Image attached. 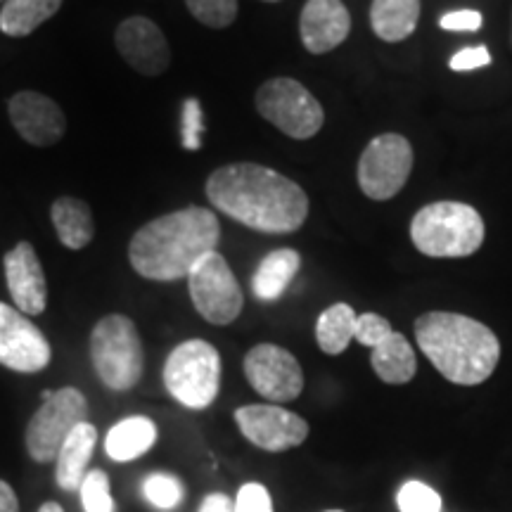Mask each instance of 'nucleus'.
<instances>
[{"mask_svg":"<svg viewBox=\"0 0 512 512\" xmlns=\"http://www.w3.org/2000/svg\"><path fill=\"white\" fill-rule=\"evenodd\" d=\"M375 375L387 384H406L418 373V358L401 332H392L384 342L377 344L370 356Z\"/></svg>","mask_w":512,"mask_h":512,"instance_id":"obj_23","label":"nucleus"},{"mask_svg":"<svg viewBox=\"0 0 512 512\" xmlns=\"http://www.w3.org/2000/svg\"><path fill=\"white\" fill-rule=\"evenodd\" d=\"M0 3H5V0H0Z\"/></svg>","mask_w":512,"mask_h":512,"instance_id":"obj_40","label":"nucleus"},{"mask_svg":"<svg viewBox=\"0 0 512 512\" xmlns=\"http://www.w3.org/2000/svg\"><path fill=\"white\" fill-rule=\"evenodd\" d=\"M484 221L465 202H432L411 221V240L418 252L432 259H465L484 242Z\"/></svg>","mask_w":512,"mask_h":512,"instance_id":"obj_4","label":"nucleus"},{"mask_svg":"<svg viewBox=\"0 0 512 512\" xmlns=\"http://www.w3.org/2000/svg\"><path fill=\"white\" fill-rule=\"evenodd\" d=\"M233 512H273L271 494L264 484L249 482L238 491Z\"/></svg>","mask_w":512,"mask_h":512,"instance_id":"obj_32","label":"nucleus"},{"mask_svg":"<svg viewBox=\"0 0 512 512\" xmlns=\"http://www.w3.org/2000/svg\"><path fill=\"white\" fill-rule=\"evenodd\" d=\"M183 147L185 150H200L204 136V114L200 100L190 98L183 105Z\"/></svg>","mask_w":512,"mask_h":512,"instance_id":"obj_31","label":"nucleus"},{"mask_svg":"<svg viewBox=\"0 0 512 512\" xmlns=\"http://www.w3.org/2000/svg\"><path fill=\"white\" fill-rule=\"evenodd\" d=\"M486 64H491V55L484 46L465 48V50H460L458 55L451 57L453 72H475V69H482V67H486Z\"/></svg>","mask_w":512,"mask_h":512,"instance_id":"obj_34","label":"nucleus"},{"mask_svg":"<svg viewBox=\"0 0 512 512\" xmlns=\"http://www.w3.org/2000/svg\"><path fill=\"white\" fill-rule=\"evenodd\" d=\"M245 375L256 394L273 403L294 401L304 392V370L278 344H256L245 356Z\"/></svg>","mask_w":512,"mask_h":512,"instance_id":"obj_11","label":"nucleus"},{"mask_svg":"<svg viewBox=\"0 0 512 512\" xmlns=\"http://www.w3.org/2000/svg\"><path fill=\"white\" fill-rule=\"evenodd\" d=\"M209 202L242 226L259 233H297L309 216L304 188L264 164L235 162L207 178Z\"/></svg>","mask_w":512,"mask_h":512,"instance_id":"obj_1","label":"nucleus"},{"mask_svg":"<svg viewBox=\"0 0 512 512\" xmlns=\"http://www.w3.org/2000/svg\"><path fill=\"white\" fill-rule=\"evenodd\" d=\"M401 512H441V496L425 482H406L396 494Z\"/></svg>","mask_w":512,"mask_h":512,"instance_id":"obj_29","label":"nucleus"},{"mask_svg":"<svg viewBox=\"0 0 512 512\" xmlns=\"http://www.w3.org/2000/svg\"><path fill=\"white\" fill-rule=\"evenodd\" d=\"M328 512H342V510H328Z\"/></svg>","mask_w":512,"mask_h":512,"instance_id":"obj_39","label":"nucleus"},{"mask_svg":"<svg viewBox=\"0 0 512 512\" xmlns=\"http://www.w3.org/2000/svg\"><path fill=\"white\" fill-rule=\"evenodd\" d=\"M164 387L185 408H209L221 389L219 351L204 339L178 344L164 363Z\"/></svg>","mask_w":512,"mask_h":512,"instance_id":"obj_6","label":"nucleus"},{"mask_svg":"<svg viewBox=\"0 0 512 512\" xmlns=\"http://www.w3.org/2000/svg\"><path fill=\"white\" fill-rule=\"evenodd\" d=\"M157 441V427L150 418L143 415H133L117 422L112 427L110 434L105 439V451L107 456L117 463H128V460H136L145 456Z\"/></svg>","mask_w":512,"mask_h":512,"instance_id":"obj_22","label":"nucleus"},{"mask_svg":"<svg viewBox=\"0 0 512 512\" xmlns=\"http://www.w3.org/2000/svg\"><path fill=\"white\" fill-rule=\"evenodd\" d=\"M88 401L79 389L64 387L57 392H43L41 408L31 415L27 425V451L36 463H50L57 458L64 439L76 425L86 422Z\"/></svg>","mask_w":512,"mask_h":512,"instance_id":"obj_8","label":"nucleus"},{"mask_svg":"<svg viewBox=\"0 0 512 512\" xmlns=\"http://www.w3.org/2000/svg\"><path fill=\"white\" fill-rule=\"evenodd\" d=\"M264 3H278V0H264Z\"/></svg>","mask_w":512,"mask_h":512,"instance_id":"obj_38","label":"nucleus"},{"mask_svg":"<svg viewBox=\"0 0 512 512\" xmlns=\"http://www.w3.org/2000/svg\"><path fill=\"white\" fill-rule=\"evenodd\" d=\"M242 437L268 453H283L309 439V422L302 415L271 403H252L235 411Z\"/></svg>","mask_w":512,"mask_h":512,"instance_id":"obj_12","label":"nucleus"},{"mask_svg":"<svg viewBox=\"0 0 512 512\" xmlns=\"http://www.w3.org/2000/svg\"><path fill=\"white\" fill-rule=\"evenodd\" d=\"M38 512H64V510H62V505H60V503L48 501V503H43V505H41V510H38Z\"/></svg>","mask_w":512,"mask_h":512,"instance_id":"obj_37","label":"nucleus"},{"mask_svg":"<svg viewBox=\"0 0 512 512\" xmlns=\"http://www.w3.org/2000/svg\"><path fill=\"white\" fill-rule=\"evenodd\" d=\"M192 304L211 325H230L242 313L245 297L233 268L219 252H211L188 275Z\"/></svg>","mask_w":512,"mask_h":512,"instance_id":"obj_10","label":"nucleus"},{"mask_svg":"<svg viewBox=\"0 0 512 512\" xmlns=\"http://www.w3.org/2000/svg\"><path fill=\"white\" fill-rule=\"evenodd\" d=\"M190 15L209 29H226L238 17V0H185Z\"/></svg>","mask_w":512,"mask_h":512,"instance_id":"obj_26","label":"nucleus"},{"mask_svg":"<svg viewBox=\"0 0 512 512\" xmlns=\"http://www.w3.org/2000/svg\"><path fill=\"white\" fill-rule=\"evenodd\" d=\"M5 283H8L10 297L17 311L27 316H41L48 306V283L43 273L41 259L31 242H17L5 254Z\"/></svg>","mask_w":512,"mask_h":512,"instance_id":"obj_16","label":"nucleus"},{"mask_svg":"<svg viewBox=\"0 0 512 512\" xmlns=\"http://www.w3.org/2000/svg\"><path fill=\"white\" fill-rule=\"evenodd\" d=\"M302 268V256L297 249L283 247L268 252L256 266L252 278V292L259 302H275L287 292L292 280Z\"/></svg>","mask_w":512,"mask_h":512,"instance_id":"obj_19","label":"nucleus"},{"mask_svg":"<svg viewBox=\"0 0 512 512\" xmlns=\"http://www.w3.org/2000/svg\"><path fill=\"white\" fill-rule=\"evenodd\" d=\"M62 8V0H5L0 10V31L5 36L24 38L46 24Z\"/></svg>","mask_w":512,"mask_h":512,"instance_id":"obj_24","label":"nucleus"},{"mask_svg":"<svg viewBox=\"0 0 512 512\" xmlns=\"http://www.w3.org/2000/svg\"><path fill=\"white\" fill-rule=\"evenodd\" d=\"M95 444H98V430L91 422H81L74 427V432L64 439V444L57 453L55 479L62 491H76L88 475V463H91Z\"/></svg>","mask_w":512,"mask_h":512,"instance_id":"obj_18","label":"nucleus"},{"mask_svg":"<svg viewBox=\"0 0 512 512\" xmlns=\"http://www.w3.org/2000/svg\"><path fill=\"white\" fill-rule=\"evenodd\" d=\"M50 358L53 349L46 335L22 311L0 302V366L31 375L48 368Z\"/></svg>","mask_w":512,"mask_h":512,"instance_id":"obj_13","label":"nucleus"},{"mask_svg":"<svg viewBox=\"0 0 512 512\" xmlns=\"http://www.w3.org/2000/svg\"><path fill=\"white\" fill-rule=\"evenodd\" d=\"M413 171V147L401 133H382L373 138L358 159V185L363 195L387 202L399 195Z\"/></svg>","mask_w":512,"mask_h":512,"instance_id":"obj_9","label":"nucleus"},{"mask_svg":"<svg viewBox=\"0 0 512 512\" xmlns=\"http://www.w3.org/2000/svg\"><path fill=\"white\" fill-rule=\"evenodd\" d=\"M235 503L226 494H209L202 501L200 512H233Z\"/></svg>","mask_w":512,"mask_h":512,"instance_id":"obj_35","label":"nucleus"},{"mask_svg":"<svg viewBox=\"0 0 512 512\" xmlns=\"http://www.w3.org/2000/svg\"><path fill=\"white\" fill-rule=\"evenodd\" d=\"M392 323L387 318L377 316V313H361L356 318V330H354V339L361 342L363 347L375 349L377 344L384 342L389 335H392Z\"/></svg>","mask_w":512,"mask_h":512,"instance_id":"obj_30","label":"nucleus"},{"mask_svg":"<svg viewBox=\"0 0 512 512\" xmlns=\"http://www.w3.org/2000/svg\"><path fill=\"white\" fill-rule=\"evenodd\" d=\"M50 219L57 230V238L67 249H83L91 245L95 235V223L91 207L79 197H57L50 207Z\"/></svg>","mask_w":512,"mask_h":512,"instance_id":"obj_20","label":"nucleus"},{"mask_svg":"<svg viewBox=\"0 0 512 512\" xmlns=\"http://www.w3.org/2000/svg\"><path fill=\"white\" fill-rule=\"evenodd\" d=\"M221 223L211 209L185 207L157 216L128 242V261L138 275L157 283L188 278L204 256L216 252Z\"/></svg>","mask_w":512,"mask_h":512,"instance_id":"obj_2","label":"nucleus"},{"mask_svg":"<svg viewBox=\"0 0 512 512\" xmlns=\"http://www.w3.org/2000/svg\"><path fill=\"white\" fill-rule=\"evenodd\" d=\"M444 31H477L482 27V12L477 10H453L439 19Z\"/></svg>","mask_w":512,"mask_h":512,"instance_id":"obj_33","label":"nucleus"},{"mask_svg":"<svg viewBox=\"0 0 512 512\" xmlns=\"http://www.w3.org/2000/svg\"><path fill=\"white\" fill-rule=\"evenodd\" d=\"M415 339L432 366L460 387L489 380L501 358V342L494 330L463 313H422L415 320Z\"/></svg>","mask_w":512,"mask_h":512,"instance_id":"obj_3","label":"nucleus"},{"mask_svg":"<svg viewBox=\"0 0 512 512\" xmlns=\"http://www.w3.org/2000/svg\"><path fill=\"white\" fill-rule=\"evenodd\" d=\"M0 512H19V501L15 489L0 479Z\"/></svg>","mask_w":512,"mask_h":512,"instance_id":"obj_36","label":"nucleus"},{"mask_svg":"<svg viewBox=\"0 0 512 512\" xmlns=\"http://www.w3.org/2000/svg\"><path fill=\"white\" fill-rule=\"evenodd\" d=\"M420 0H373L370 27L387 43L406 41L418 29Z\"/></svg>","mask_w":512,"mask_h":512,"instance_id":"obj_21","label":"nucleus"},{"mask_svg":"<svg viewBox=\"0 0 512 512\" xmlns=\"http://www.w3.org/2000/svg\"><path fill=\"white\" fill-rule=\"evenodd\" d=\"M119 55L131 69L143 76H159L169 69L171 48L164 31L147 17H128L114 34Z\"/></svg>","mask_w":512,"mask_h":512,"instance_id":"obj_14","label":"nucleus"},{"mask_svg":"<svg viewBox=\"0 0 512 512\" xmlns=\"http://www.w3.org/2000/svg\"><path fill=\"white\" fill-rule=\"evenodd\" d=\"M8 112L15 131L29 145L50 147L60 143L64 131H67V117H64L60 105L43 93L19 91L10 98Z\"/></svg>","mask_w":512,"mask_h":512,"instance_id":"obj_15","label":"nucleus"},{"mask_svg":"<svg viewBox=\"0 0 512 512\" xmlns=\"http://www.w3.org/2000/svg\"><path fill=\"white\" fill-rule=\"evenodd\" d=\"M256 112L278 131L294 140H309L323 128L325 112L309 88L287 76L261 83L256 91Z\"/></svg>","mask_w":512,"mask_h":512,"instance_id":"obj_7","label":"nucleus"},{"mask_svg":"<svg viewBox=\"0 0 512 512\" xmlns=\"http://www.w3.org/2000/svg\"><path fill=\"white\" fill-rule=\"evenodd\" d=\"M358 313L349 304L339 302L332 304L318 316L316 323V342L323 354L339 356L342 351L349 349L351 339H354Z\"/></svg>","mask_w":512,"mask_h":512,"instance_id":"obj_25","label":"nucleus"},{"mask_svg":"<svg viewBox=\"0 0 512 512\" xmlns=\"http://www.w3.org/2000/svg\"><path fill=\"white\" fill-rule=\"evenodd\" d=\"M79 491L83 510L86 512H114V498L110 494V479H107V472H88V475L83 477Z\"/></svg>","mask_w":512,"mask_h":512,"instance_id":"obj_28","label":"nucleus"},{"mask_svg":"<svg viewBox=\"0 0 512 512\" xmlns=\"http://www.w3.org/2000/svg\"><path fill=\"white\" fill-rule=\"evenodd\" d=\"M351 15L342 0H309L299 17V36L313 55H325L347 41Z\"/></svg>","mask_w":512,"mask_h":512,"instance_id":"obj_17","label":"nucleus"},{"mask_svg":"<svg viewBox=\"0 0 512 512\" xmlns=\"http://www.w3.org/2000/svg\"><path fill=\"white\" fill-rule=\"evenodd\" d=\"M91 361L100 382L112 392H128L145 370V349L138 328L128 316L110 313L91 332Z\"/></svg>","mask_w":512,"mask_h":512,"instance_id":"obj_5","label":"nucleus"},{"mask_svg":"<svg viewBox=\"0 0 512 512\" xmlns=\"http://www.w3.org/2000/svg\"><path fill=\"white\" fill-rule=\"evenodd\" d=\"M143 494L159 510H171L183 501V484L181 479L166 472L150 475L143 484Z\"/></svg>","mask_w":512,"mask_h":512,"instance_id":"obj_27","label":"nucleus"}]
</instances>
